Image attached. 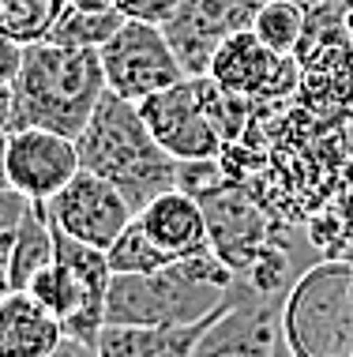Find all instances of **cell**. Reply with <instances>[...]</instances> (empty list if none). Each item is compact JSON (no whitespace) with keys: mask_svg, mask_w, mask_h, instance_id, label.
<instances>
[{"mask_svg":"<svg viewBox=\"0 0 353 357\" xmlns=\"http://www.w3.org/2000/svg\"><path fill=\"white\" fill-rule=\"evenodd\" d=\"M290 357H353V241L293 278L282 301Z\"/></svg>","mask_w":353,"mask_h":357,"instance_id":"obj_4","label":"cell"},{"mask_svg":"<svg viewBox=\"0 0 353 357\" xmlns=\"http://www.w3.org/2000/svg\"><path fill=\"white\" fill-rule=\"evenodd\" d=\"M8 294H12V278H8V267L0 259V297H8Z\"/></svg>","mask_w":353,"mask_h":357,"instance_id":"obj_32","label":"cell"},{"mask_svg":"<svg viewBox=\"0 0 353 357\" xmlns=\"http://www.w3.org/2000/svg\"><path fill=\"white\" fill-rule=\"evenodd\" d=\"M64 327L26 289L0 297V357H53Z\"/></svg>","mask_w":353,"mask_h":357,"instance_id":"obj_15","label":"cell"},{"mask_svg":"<svg viewBox=\"0 0 353 357\" xmlns=\"http://www.w3.org/2000/svg\"><path fill=\"white\" fill-rule=\"evenodd\" d=\"M0 188H8V136L0 132Z\"/></svg>","mask_w":353,"mask_h":357,"instance_id":"obj_31","label":"cell"},{"mask_svg":"<svg viewBox=\"0 0 353 357\" xmlns=\"http://www.w3.org/2000/svg\"><path fill=\"white\" fill-rule=\"evenodd\" d=\"M15 124L12 132L42 128L56 136L79 139L94 117L102 94H106V75L94 50H68L53 42H34L23 50V68L15 83Z\"/></svg>","mask_w":353,"mask_h":357,"instance_id":"obj_3","label":"cell"},{"mask_svg":"<svg viewBox=\"0 0 353 357\" xmlns=\"http://www.w3.org/2000/svg\"><path fill=\"white\" fill-rule=\"evenodd\" d=\"M350 139H353V128H350Z\"/></svg>","mask_w":353,"mask_h":357,"instance_id":"obj_33","label":"cell"},{"mask_svg":"<svg viewBox=\"0 0 353 357\" xmlns=\"http://www.w3.org/2000/svg\"><path fill=\"white\" fill-rule=\"evenodd\" d=\"M267 0H180V8L162 23L169 50L188 79L211 72V61L226 38L252 31Z\"/></svg>","mask_w":353,"mask_h":357,"instance_id":"obj_8","label":"cell"},{"mask_svg":"<svg viewBox=\"0 0 353 357\" xmlns=\"http://www.w3.org/2000/svg\"><path fill=\"white\" fill-rule=\"evenodd\" d=\"M177 188L188 192V196L203 199L211 192L222 188V166L218 158H207V162H180V173H177Z\"/></svg>","mask_w":353,"mask_h":357,"instance_id":"obj_23","label":"cell"},{"mask_svg":"<svg viewBox=\"0 0 353 357\" xmlns=\"http://www.w3.org/2000/svg\"><path fill=\"white\" fill-rule=\"evenodd\" d=\"M45 207H49V218L61 234H68L72 241H79V245L102 248V252H109L113 241H117L124 229L132 226V218H136V211L128 207V199H124L106 177L87 173V169L75 173Z\"/></svg>","mask_w":353,"mask_h":357,"instance_id":"obj_9","label":"cell"},{"mask_svg":"<svg viewBox=\"0 0 353 357\" xmlns=\"http://www.w3.org/2000/svg\"><path fill=\"white\" fill-rule=\"evenodd\" d=\"M192 357H290L282 342V305L263 301L233 278L230 301L207 320Z\"/></svg>","mask_w":353,"mask_h":357,"instance_id":"obj_7","label":"cell"},{"mask_svg":"<svg viewBox=\"0 0 353 357\" xmlns=\"http://www.w3.org/2000/svg\"><path fill=\"white\" fill-rule=\"evenodd\" d=\"M56 229V226H53ZM53 264L38 271L26 286V294L64 327V339L98 346L106 331V297H109V259L102 248L79 245L68 234H53Z\"/></svg>","mask_w":353,"mask_h":357,"instance_id":"obj_5","label":"cell"},{"mask_svg":"<svg viewBox=\"0 0 353 357\" xmlns=\"http://www.w3.org/2000/svg\"><path fill=\"white\" fill-rule=\"evenodd\" d=\"M207 75L241 98H271L297 83V61L271 53L252 31H241L218 45Z\"/></svg>","mask_w":353,"mask_h":357,"instance_id":"obj_12","label":"cell"},{"mask_svg":"<svg viewBox=\"0 0 353 357\" xmlns=\"http://www.w3.org/2000/svg\"><path fill=\"white\" fill-rule=\"evenodd\" d=\"M124 26V15L113 8V12H83V8H64L61 19L53 23V31L45 42L53 45H68V50H94L109 42Z\"/></svg>","mask_w":353,"mask_h":357,"instance_id":"obj_19","label":"cell"},{"mask_svg":"<svg viewBox=\"0 0 353 357\" xmlns=\"http://www.w3.org/2000/svg\"><path fill=\"white\" fill-rule=\"evenodd\" d=\"M64 8L68 0H0V34L15 38L19 45L45 42Z\"/></svg>","mask_w":353,"mask_h":357,"instance_id":"obj_20","label":"cell"},{"mask_svg":"<svg viewBox=\"0 0 353 357\" xmlns=\"http://www.w3.org/2000/svg\"><path fill=\"white\" fill-rule=\"evenodd\" d=\"M139 113L147 121L150 136L158 139V147L177 162H207L218 158L226 147L211 128V121L203 117L192 79L169 86L162 94H150L147 102H139Z\"/></svg>","mask_w":353,"mask_h":357,"instance_id":"obj_11","label":"cell"},{"mask_svg":"<svg viewBox=\"0 0 353 357\" xmlns=\"http://www.w3.org/2000/svg\"><path fill=\"white\" fill-rule=\"evenodd\" d=\"M180 8V0H120L117 12L124 19H136V23H150V26H162L169 15Z\"/></svg>","mask_w":353,"mask_h":357,"instance_id":"obj_25","label":"cell"},{"mask_svg":"<svg viewBox=\"0 0 353 357\" xmlns=\"http://www.w3.org/2000/svg\"><path fill=\"white\" fill-rule=\"evenodd\" d=\"M304 31H308V8L301 0H267L252 23V34L271 53H282V56H293L301 50Z\"/></svg>","mask_w":353,"mask_h":357,"instance_id":"obj_18","label":"cell"},{"mask_svg":"<svg viewBox=\"0 0 353 357\" xmlns=\"http://www.w3.org/2000/svg\"><path fill=\"white\" fill-rule=\"evenodd\" d=\"M53 357H98V354H94L91 346H83V342H72V339H64V342L53 350Z\"/></svg>","mask_w":353,"mask_h":357,"instance_id":"obj_28","label":"cell"},{"mask_svg":"<svg viewBox=\"0 0 353 357\" xmlns=\"http://www.w3.org/2000/svg\"><path fill=\"white\" fill-rule=\"evenodd\" d=\"M26 207H31V199H23L15 188H0V259H4L8 248H12L19 226H23Z\"/></svg>","mask_w":353,"mask_h":357,"instance_id":"obj_24","label":"cell"},{"mask_svg":"<svg viewBox=\"0 0 353 357\" xmlns=\"http://www.w3.org/2000/svg\"><path fill=\"white\" fill-rule=\"evenodd\" d=\"M120 0H68V8H83V12H113Z\"/></svg>","mask_w":353,"mask_h":357,"instance_id":"obj_29","label":"cell"},{"mask_svg":"<svg viewBox=\"0 0 353 357\" xmlns=\"http://www.w3.org/2000/svg\"><path fill=\"white\" fill-rule=\"evenodd\" d=\"M12 124H15V94H12V86H0V132H12Z\"/></svg>","mask_w":353,"mask_h":357,"instance_id":"obj_27","label":"cell"},{"mask_svg":"<svg viewBox=\"0 0 353 357\" xmlns=\"http://www.w3.org/2000/svg\"><path fill=\"white\" fill-rule=\"evenodd\" d=\"M53 234H56V229H53L49 207H45V204H31V207H26L23 226H19L12 248H8V256H4L12 289H26L38 271H45V267L53 264V252H56V248H53Z\"/></svg>","mask_w":353,"mask_h":357,"instance_id":"obj_17","label":"cell"},{"mask_svg":"<svg viewBox=\"0 0 353 357\" xmlns=\"http://www.w3.org/2000/svg\"><path fill=\"white\" fill-rule=\"evenodd\" d=\"M350 237H353V234H350Z\"/></svg>","mask_w":353,"mask_h":357,"instance_id":"obj_34","label":"cell"},{"mask_svg":"<svg viewBox=\"0 0 353 357\" xmlns=\"http://www.w3.org/2000/svg\"><path fill=\"white\" fill-rule=\"evenodd\" d=\"M304 8H335V12H353V0H301Z\"/></svg>","mask_w":353,"mask_h":357,"instance_id":"obj_30","label":"cell"},{"mask_svg":"<svg viewBox=\"0 0 353 357\" xmlns=\"http://www.w3.org/2000/svg\"><path fill=\"white\" fill-rule=\"evenodd\" d=\"M98 61L106 75V91L136 105L188 79L162 26L136 23V19H124L120 31L98 50Z\"/></svg>","mask_w":353,"mask_h":357,"instance_id":"obj_6","label":"cell"},{"mask_svg":"<svg viewBox=\"0 0 353 357\" xmlns=\"http://www.w3.org/2000/svg\"><path fill=\"white\" fill-rule=\"evenodd\" d=\"M23 50L26 45H19L15 38L0 34V86H12L19 68H23Z\"/></svg>","mask_w":353,"mask_h":357,"instance_id":"obj_26","label":"cell"},{"mask_svg":"<svg viewBox=\"0 0 353 357\" xmlns=\"http://www.w3.org/2000/svg\"><path fill=\"white\" fill-rule=\"evenodd\" d=\"M136 222L143 226V234L173 259L196 256V252H207V248H211L203 204H199L196 196H188V192H180V188H169V192H162V196H155L136 215Z\"/></svg>","mask_w":353,"mask_h":357,"instance_id":"obj_14","label":"cell"},{"mask_svg":"<svg viewBox=\"0 0 353 357\" xmlns=\"http://www.w3.org/2000/svg\"><path fill=\"white\" fill-rule=\"evenodd\" d=\"M192 86H196L199 105H203V117L211 121V128L218 132V139L233 143L237 136H241L244 121H248V102H252V98H241V94L226 91V86L214 83L211 75H199V79H192Z\"/></svg>","mask_w":353,"mask_h":357,"instance_id":"obj_21","label":"cell"},{"mask_svg":"<svg viewBox=\"0 0 353 357\" xmlns=\"http://www.w3.org/2000/svg\"><path fill=\"white\" fill-rule=\"evenodd\" d=\"M203 324L188 327H106L94 354L98 357H192Z\"/></svg>","mask_w":353,"mask_h":357,"instance_id":"obj_16","label":"cell"},{"mask_svg":"<svg viewBox=\"0 0 353 357\" xmlns=\"http://www.w3.org/2000/svg\"><path fill=\"white\" fill-rule=\"evenodd\" d=\"M79 169L75 139L42 128L8 132V188L31 204H49Z\"/></svg>","mask_w":353,"mask_h":357,"instance_id":"obj_10","label":"cell"},{"mask_svg":"<svg viewBox=\"0 0 353 357\" xmlns=\"http://www.w3.org/2000/svg\"><path fill=\"white\" fill-rule=\"evenodd\" d=\"M106 259H109V271L113 275H155V271H162V267L173 264V256L162 252L155 241L143 234V226L136 218H132V226L113 241V248L106 252Z\"/></svg>","mask_w":353,"mask_h":357,"instance_id":"obj_22","label":"cell"},{"mask_svg":"<svg viewBox=\"0 0 353 357\" xmlns=\"http://www.w3.org/2000/svg\"><path fill=\"white\" fill-rule=\"evenodd\" d=\"M79 166L87 173L106 177L113 188L128 199V207L139 211L162 192L177 188L180 162L169 158L150 136L136 102H124L117 94H102L94 117L75 139Z\"/></svg>","mask_w":353,"mask_h":357,"instance_id":"obj_2","label":"cell"},{"mask_svg":"<svg viewBox=\"0 0 353 357\" xmlns=\"http://www.w3.org/2000/svg\"><path fill=\"white\" fill-rule=\"evenodd\" d=\"M199 204H203V215H207V234H211L214 256L233 275L248 271V264L271 245L263 237V218L256 215V207L248 199H241L237 192H226V188L203 196Z\"/></svg>","mask_w":353,"mask_h":357,"instance_id":"obj_13","label":"cell"},{"mask_svg":"<svg viewBox=\"0 0 353 357\" xmlns=\"http://www.w3.org/2000/svg\"><path fill=\"white\" fill-rule=\"evenodd\" d=\"M233 271L214 248L180 256L155 275H113L106 327H188L203 324L230 301Z\"/></svg>","mask_w":353,"mask_h":357,"instance_id":"obj_1","label":"cell"}]
</instances>
